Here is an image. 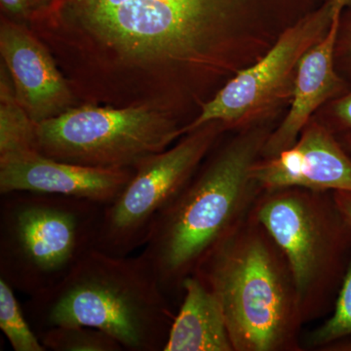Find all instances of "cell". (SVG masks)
Wrapping results in <instances>:
<instances>
[{
	"instance_id": "6da1fadb",
	"label": "cell",
	"mask_w": 351,
	"mask_h": 351,
	"mask_svg": "<svg viewBox=\"0 0 351 351\" xmlns=\"http://www.w3.org/2000/svg\"><path fill=\"white\" fill-rule=\"evenodd\" d=\"M322 0H56L48 36L179 117L256 63Z\"/></svg>"
},
{
	"instance_id": "7a4b0ae2",
	"label": "cell",
	"mask_w": 351,
	"mask_h": 351,
	"mask_svg": "<svg viewBox=\"0 0 351 351\" xmlns=\"http://www.w3.org/2000/svg\"><path fill=\"white\" fill-rule=\"evenodd\" d=\"M267 117L218 142L154 221L140 255L173 304L181 302L184 279L195 274L209 252L251 214L263 193L252 168L274 130Z\"/></svg>"
},
{
	"instance_id": "3957f363",
	"label": "cell",
	"mask_w": 351,
	"mask_h": 351,
	"mask_svg": "<svg viewBox=\"0 0 351 351\" xmlns=\"http://www.w3.org/2000/svg\"><path fill=\"white\" fill-rule=\"evenodd\" d=\"M24 308L38 334L63 325L93 327L127 351H163L176 314L142 256L97 248L54 287L29 297Z\"/></svg>"
},
{
	"instance_id": "277c9868",
	"label": "cell",
	"mask_w": 351,
	"mask_h": 351,
	"mask_svg": "<svg viewBox=\"0 0 351 351\" xmlns=\"http://www.w3.org/2000/svg\"><path fill=\"white\" fill-rule=\"evenodd\" d=\"M196 276L216 295L234 351H301L292 272L253 211L209 252Z\"/></svg>"
},
{
	"instance_id": "5b68a950",
	"label": "cell",
	"mask_w": 351,
	"mask_h": 351,
	"mask_svg": "<svg viewBox=\"0 0 351 351\" xmlns=\"http://www.w3.org/2000/svg\"><path fill=\"white\" fill-rule=\"evenodd\" d=\"M107 205L13 191L0 199V278L29 297L54 287L97 248Z\"/></svg>"
},
{
	"instance_id": "8992f818",
	"label": "cell",
	"mask_w": 351,
	"mask_h": 351,
	"mask_svg": "<svg viewBox=\"0 0 351 351\" xmlns=\"http://www.w3.org/2000/svg\"><path fill=\"white\" fill-rule=\"evenodd\" d=\"M253 213L287 260L304 324L326 318L351 258V223L334 191H263Z\"/></svg>"
},
{
	"instance_id": "52a82bcc",
	"label": "cell",
	"mask_w": 351,
	"mask_h": 351,
	"mask_svg": "<svg viewBox=\"0 0 351 351\" xmlns=\"http://www.w3.org/2000/svg\"><path fill=\"white\" fill-rule=\"evenodd\" d=\"M181 120L149 104L73 107L36 127L44 156L89 167L135 169L184 135Z\"/></svg>"
},
{
	"instance_id": "ba28073f",
	"label": "cell",
	"mask_w": 351,
	"mask_h": 351,
	"mask_svg": "<svg viewBox=\"0 0 351 351\" xmlns=\"http://www.w3.org/2000/svg\"><path fill=\"white\" fill-rule=\"evenodd\" d=\"M226 130L223 122H209L138 164L119 197L105 207L97 249L129 256L144 246L158 215L188 184Z\"/></svg>"
},
{
	"instance_id": "9c48e42d",
	"label": "cell",
	"mask_w": 351,
	"mask_h": 351,
	"mask_svg": "<svg viewBox=\"0 0 351 351\" xmlns=\"http://www.w3.org/2000/svg\"><path fill=\"white\" fill-rule=\"evenodd\" d=\"M341 11L331 0L291 25L262 58L242 69L205 101L184 133L212 121L228 129L245 126L269 117L271 108L292 93L300 60L328 34Z\"/></svg>"
},
{
	"instance_id": "30bf717a",
	"label": "cell",
	"mask_w": 351,
	"mask_h": 351,
	"mask_svg": "<svg viewBox=\"0 0 351 351\" xmlns=\"http://www.w3.org/2000/svg\"><path fill=\"white\" fill-rule=\"evenodd\" d=\"M252 177L263 191L302 188L351 193V156L324 122L313 119L292 147L261 157Z\"/></svg>"
},
{
	"instance_id": "8fae6325",
	"label": "cell",
	"mask_w": 351,
	"mask_h": 351,
	"mask_svg": "<svg viewBox=\"0 0 351 351\" xmlns=\"http://www.w3.org/2000/svg\"><path fill=\"white\" fill-rule=\"evenodd\" d=\"M134 169H105L64 162L39 151L0 156V195L47 193L108 205L119 197Z\"/></svg>"
},
{
	"instance_id": "7c38bea8",
	"label": "cell",
	"mask_w": 351,
	"mask_h": 351,
	"mask_svg": "<svg viewBox=\"0 0 351 351\" xmlns=\"http://www.w3.org/2000/svg\"><path fill=\"white\" fill-rule=\"evenodd\" d=\"M0 53L18 100L36 124L75 107L71 85L34 32L12 21L2 20Z\"/></svg>"
},
{
	"instance_id": "4fadbf2b",
	"label": "cell",
	"mask_w": 351,
	"mask_h": 351,
	"mask_svg": "<svg viewBox=\"0 0 351 351\" xmlns=\"http://www.w3.org/2000/svg\"><path fill=\"white\" fill-rule=\"evenodd\" d=\"M339 15L326 36L311 46L300 60L288 112L270 133L262 157L276 156L292 147L315 112L351 87V83L339 75L335 63Z\"/></svg>"
},
{
	"instance_id": "5bb4252c",
	"label": "cell",
	"mask_w": 351,
	"mask_h": 351,
	"mask_svg": "<svg viewBox=\"0 0 351 351\" xmlns=\"http://www.w3.org/2000/svg\"><path fill=\"white\" fill-rule=\"evenodd\" d=\"M163 351H234L216 295L196 274L182 285V299Z\"/></svg>"
},
{
	"instance_id": "9a60e30c",
	"label": "cell",
	"mask_w": 351,
	"mask_h": 351,
	"mask_svg": "<svg viewBox=\"0 0 351 351\" xmlns=\"http://www.w3.org/2000/svg\"><path fill=\"white\" fill-rule=\"evenodd\" d=\"M38 124L25 112L16 95L8 71H0V156L38 151Z\"/></svg>"
},
{
	"instance_id": "2e32d148",
	"label": "cell",
	"mask_w": 351,
	"mask_h": 351,
	"mask_svg": "<svg viewBox=\"0 0 351 351\" xmlns=\"http://www.w3.org/2000/svg\"><path fill=\"white\" fill-rule=\"evenodd\" d=\"M348 341H351V258L332 313L306 335L302 346L307 350L328 351Z\"/></svg>"
},
{
	"instance_id": "e0dca14e",
	"label": "cell",
	"mask_w": 351,
	"mask_h": 351,
	"mask_svg": "<svg viewBox=\"0 0 351 351\" xmlns=\"http://www.w3.org/2000/svg\"><path fill=\"white\" fill-rule=\"evenodd\" d=\"M0 329L15 351H46L15 290L0 278Z\"/></svg>"
},
{
	"instance_id": "ac0fdd59",
	"label": "cell",
	"mask_w": 351,
	"mask_h": 351,
	"mask_svg": "<svg viewBox=\"0 0 351 351\" xmlns=\"http://www.w3.org/2000/svg\"><path fill=\"white\" fill-rule=\"evenodd\" d=\"M46 350L122 351V346L107 332L82 325H63L38 332Z\"/></svg>"
},
{
	"instance_id": "d6986e66",
	"label": "cell",
	"mask_w": 351,
	"mask_h": 351,
	"mask_svg": "<svg viewBox=\"0 0 351 351\" xmlns=\"http://www.w3.org/2000/svg\"><path fill=\"white\" fill-rule=\"evenodd\" d=\"M335 63L339 75L351 83V4L343 8L339 17Z\"/></svg>"
},
{
	"instance_id": "ffe728a7",
	"label": "cell",
	"mask_w": 351,
	"mask_h": 351,
	"mask_svg": "<svg viewBox=\"0 0 351 351\" xmlns=\"http://www.w3.org/2000/svg\"><path fill=\"white\" fill-rule=\"evenodd\" d=\"M322 108L324 113L320 120L335 134L351 132V87Z\"/></svg>"
},
{
	"instance_id": "44dd1931",
	"label": "cell",
	"mask_w": 351,
	"mask_h": 351,
	"mask_svg": "<svg viewBox=\"0 0 351 351\" xmlns=\"http://www.w3.org/2000/svg\"><path fill=\"white\" fill-rule=\"evenodd\" d=\"M2 8L10 15L22 19H29L34 12L32 0H0Z\"/></svg>"
},
{
	"instance_id": "7402d4cb",
	"label": "cell",
	"mask_w": 351,
	"mask_h": 351,
	"mask_svg": "<svg viewBox=\"0 0 351 351\" xmlns=\"http://www.w3.org/2000/svg\"><path fill=\"white\" fill-rule=\"evenodd\" d=\"M334 196L339 209L351 223V193L350 191H334Z\"/></svg>"
},
{
	"instance_id": "603a6c76",
	"label": "cell",
	"mask_w": 351,
	"mask_h": 351,
	"mask_svg": "<svg viewBox=\"0 0 351 351\" xmlns=\"http://www.w3.org/2000/svg\"><path fill=\"white\" fill-rule=\"evenodd\" d=\"M336 135L338 136L339 142L343 145L346 151L351 156V132H345V133L336 134Z\"/></svg>"
},
{
	"instance_id": "cb8c5ba5",
	"label": "cell",
	"mask_w": 351,
	"mask_h": 351,
	"mask_svg": "<svg viewBox=\"0 0 351 351\" xmlns=\"http://www.w3.org/2000/svg\"><path fill=\"white\" fill-rule=\"evenodd\" d=\"M328 351H351V341L337 343L331 346Z\"/></svg>"
},
{
	"instance_id": "d4e9b609",
	"label": "cell",
	"mask_w": 351,
	"mask_h": 351,
	"mask_svg": "<svg viewBox=\"0 0 351 351\" xmlns=\"http://www.w3.org/2000/svg\"><path fill=\"white\" fill-rule=\"evenodd\" d=\"M34 7L38 6L40 9L48 8L50 4L52 3L53 0H32Z\"/></svg>"
},
{
	"instance_id": "484cf974",
	"label": "cell",
	"mask_w": 351,
	"mask_h": 351,
	"mask_svg": "<svg viewBox=\"0 0 351 351\" xmlns=\"http://www.w3.org/2000/svg\"><path fill=\"white\" fill-rule=\"evenodd\" d=\"M332 1L336 2L339 5L346 7L351 4V0H332Z\"/></svg>"
}]
</instances>
